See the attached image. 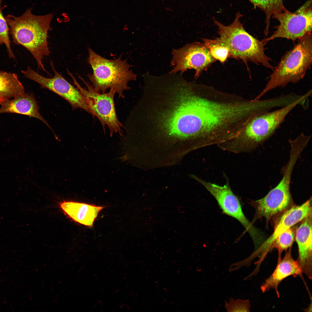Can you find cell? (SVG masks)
<instances>
[{"instance_id": "1", "label": "cell", "mask_w": 312, "mask_h": 312, "mask_svg": "<svg viewBox=\"0 0 312 312\" xmlns=\"http://www.w3.org/2000/svg\"><path fill=\"white\" fill-rule=\"evenodd\" d=\"M141 148L149 159L176 165L201 148L207 111L198 83L180 73L144 80Z\"/></svg>"}, {"instance_id": "2", "label": "cell", "mask_w": 312, "mask_h": 312, "mask_svg": "<svg viewBox=\"0 0 312 312\" xmlns=\"http://www.w3.org/2000/svg\"><path fill=\"white\" fill-rule=\"evenodd\" d=\"M53 17L51 14L34 15L31 13V8L19 17L10 14L5 17L13 42L28 50L36 59L38 68L49 75L42 60L50 53L47 38Z\"/></svg>"}, {"instance_id": "3", "label": "cell", "mask_w": 312, "mask_h": 312, "mask_svg": "<svg viewBox=\"0 0 312 312\" xmlns=\"http://www.w3.org/2000/svg\"><path fill=\"white\" fill-rule=\"evenodd\" d=\"M305 95L280 109L265 112L254 118L233 139L220 144L223 150L236 153L250 151L271 137L284 121L285 118L298 105H304Z\"/></svg>"}, {"instance_id": "4", "label": "cell", "mask_w": 312, "mask_h": 312, "mask_svg": "<svg viewBox=\"0 0 312 312\" xmlns=\"http://www.w3.org/2000/svg\"><path fill=\"white\" fill-rule=\"evenodd\" d=\"M88 62L92 70V74L87 75L94 89L101 93L108 89H113L118 98H125L123 92L130 89L128 83L136 80L137 75L130 68L132 66L127 59L118 58L109 60L103 57L88 48Z\"/></svg>"}, {"instance_id": "5", "label": "cell", "mask_w": 312, "mask_h": 312, "mask_svg": "<svg viewBox=\"0 0 312 312\" xmlns=\"http://www.w3.org/2000/svg\"><path fill=\"white\" fill-rule=\"evenodd\" d=\"M311 33L299 39L293 48L288 51L269 77L265 87L255 98L259 100L268 92L289 83H296L303 78L312 62Z\"/></svg>"}, {"instance_id": "6", "label": "cell", "mask_w": 312, "mask_h": 312, "mask_svg": "<svg viewBox=\"0 0 312 312\" xmlns=\"http://www.w3.org/2000/svg\"><path fill=\"white\" fill-rule=\"evenodd\" d=\"M242 16L237 12L234 21L227 26L213 18L220 37L229 49V57L241 59L245 62L250 61L257 64H261L273 71L274 68L270 63L271 59L265 54L264 43L246 31L240 21Z\"/></svg>"}, {"instance_id": "7", "label": "cell", "mask_w": 312, "mask_h": 312, "mask_svg": "<svg viewBox=\"0 0 312 312\" xmlns=\"http://www.w3.org/2000/svg\"><path fill=\"white\" fill-rule=\"evenodd\" d=\"M67 73L72 79L74 84L83 94L94 116L100 121L105 131L107 125L111 136L114 133L122 134L123 125L118 119L115 107L114 98L116 93L113 89L108 92L101 93L95 90L93 86L78 75V77L86 85V88L82 87L73 74L69 71Z\"/></svg>"}, {"instance_id": "8", "label": "cell", "mask_w": 312, "mask_h": 312, "mask_svg": "<svg viewBox=\"0 0 312 312\" xmlns=\"http://www.w3.org/2000/svg\"><path fill=\"white\" fill-rule=\"evenodd\" d=\"M273 18L276 19L279 24L275 27L276 30L269 38L262 41L265 44L269 41L278 38L294 41L311 33L312 28V2L307 1L296 11L292 12L286 8L283 10L273 14Z\"/></svg>"}, {"instance_id": "9", "label": "cell", "mask_w": 312, "mask_h": 312, "mask_svg": "<svg viewBox=\"0 0 312 312\" xmlns=\"http://www.w3.org/2000/svg\"><path fill=\"white\" fill-rule=\"evenodd\" d=\"M51 65L54 74L52 78L44 77L29 67L25 70L21 71V73L26 78L39 84L42 88L49 89L64 99L73 109H82L94 117V115L87 100L81 92L56 70L52 62H51Z\"/></svg>"}, {"instance_id": "10", "label": "cell", "mask_w": 312, "mask_h": 312, "mask_svg": "<svg viewBox=\"0 0 312 312\" xmlns=\"http://www.w3.org/2000/svg\"><path fill=\"white\" fill-rule=\"evenodd\" d=\"M171 54L170 63L173 67L169 73L180 72L183 74L188 69H193L195 71L196 79L216 61L204 44L198 42L187 44L180 48L174 49Z\"/></svg>"}, {"instance_id": "11", "label": "cell", "mask_w": 312, "mask_h": 312, "mask_svg": "<svg viewBox=\"0 0 312 312\" xmlns=\"http://www.w3.org/2000/svg\"><path fill=\"white\" fill-rule=\"evenodd\" d=\"M193 178L213 196L224 213L235 218L243 225L255 243L259 241L258 231L244 215L239 200L231 190L228 181L221 186L205 181L195 175Z\"/></svg>"}, {"instance_id": "12", "label": "cell", "mask_w": 312, "mask_h": 312, "mask_svg": "<svg viewBox=\"0 0 312 312\" xmlns=\"http://www.w3.org/2000/svg\"><path fill=\"white\" fill-rule=\"evenodd\" d=\"M283 171V177L275 187L263 198L252 202L256 209L255 220L263 217L268 222L288 207L291 200L290 184L293 169L287 166Z\"/></svg>"}, {"instance_id": "13", "label": "cell", "mask_w": 312, "mask_h": 312, "mask_svg": "<svg viewBox=\"0 0 312 312\" xmlns=\"http://www.w3.org/2000/svg\"><path fill=\"white\" fill-rule=\"evenodd\" d=\"M312 212L311 198L300 205L291 207L283 214L275 227L273 232L252 255L253 258L259 256L261 262L270 251V247L276 237L280 234L299 222L302 221Z\"/></svg>"}, {"instance_id": "14", "label": "cell", "mask_w": 312, "mask_h": 312, "mask_svg": "<svg viewBox=\"0 0 312 312\" xmlns=\"http://www.w3.org/2000/svg\"><path fill=\"white\" fill-rule=\"evenodd\" d=\"M295 234L298 256L297 260L302 273L310 279L312 276V212L302 220Z\"/></svg>"}, {"instance_id": "15", "label": "cell", "mask_w": 312, "mask_h": 312, "mask_svg": "<svg viewBox=\"0 0 312 312\" xmlns=\"http://www.w3.org/2000/svg\"><path fill=\"white\" fill-rule=\"evenodd\" d=\"M289 249L284 257L278 261L275 269L261 285V289L262 292L272 289L279 296L278 287L283 280L289 276H296L302 273L298 262L292 256L291 247Z\"/></svg>"}, {"instance_id": "16", "label": "cell", "mask_w": 312, "mask_h": 312, "mask_svg": "<svg viewBox=\"0 0 312 312\" xmlns=\"http://www.w3.org/2000/svg\"><path fill=\"white\" fill-rule=\"evenodd\" d=\"M0 105V114L12 113L29 116L40 120L51 129L40 114L38 104L32 93L25 92L17 95L12 99L4 101Z\"/></svg>"}, {"instance_id": "17", "label": "cell", "mask_w": 312, "mask_h": 312, "mask_svg": "<svg viewBox=\"0 0 312 312\" xmlns=\"http://www.w3.org/2000/svg\"><path fill=\"white\" fill-rule=\"evenodd\" d=\"M61 209L65 215L75 222L92 227L99 212L104 208L85 203L72 201L62 202Z\"/></svg>"}, {"instance_id": "18", "label": "cell", "mask_w": 312, "mask_h": 312, "mask_svg": "<svg viewBox=\"0 0 312 312\" xmlns=\"http://www.w3.org/2000/svg\"><path fill=\"white\" fill-rule=\"evenodd\" d=\"M25 92L24 87L16 74L0 71V105Z\"/></svg>"}, {"instance_id": "19", "label": "cell", "mask_w": 312, "mask_h": 312, "mask_svg": "<svg viewBox=\"0 0 312 312\" xmlns=\"http://www.w3.org/2000/svg\"><path fill=\"white\" fill-rule=\"evenodd\" d=\"M255 7H257L262 10L266 16L265 23L266 24L265 33L268 34L270 25L271 18L272 15L281 11L285 8L284 5L283 0H248Z\"/></svg>"}, {"instance_id": "20", "label": "cell", "mask_w": 312, "mask_h": 312, "mask_svg": "<svg viewBox=\"0 0 312 312\" xmlns=\"http://www.w3.org/2000/svg\"><path fill=\"white\" fill-rule=\"evenodd\" d=\"M203 40L211 56L216 60H218L223 63L229 57V49L220 37L216 38L214 39L203 38Z\"/></svg>"}, {"instance_id": "21", "label": "cell", "mask_w": 312, "mask_h": 312, "mask_svg": "<svg viewBox=\"0 0 312 312\" xmlns=\"http://www.w3.org/2000/svg\"><path fill=\"white\" fill-rule=\"evenodd\" d=\"M295 234L291 228L279 235L275 239L271 247L270 250L276 248L278 250V260L281 259L282 252L291 247L294 241Z\"/></svg>"}, {"instance_id": "22", "label": "cell", "mask_w": 312, "mask_h": 312, "mask_svg": "<svg viewBox=\"0 0 312 312\" xmlns=\"http://www.w3.org/2000/svg\"><path fill=\"white\" fill-rule=\"evenodd\" d=\"M2 0H0V37L6 46L10 58H14V55L10 47L9 37V28L7 21L3 16L1 8Z\"/></svg>"}, {"instance_id": "23", "label": "cell", "mask_w": 312, "mask_h": 312, "mask_svg": "<svg viewBox=\"0 0 312 312\" xmlns=\"http://www.w3.org/2000/svg\"><path fill=\"white\" fill-rule=\"evenodd\" d=\"M225 306L227 312H249L250 305L248 300L231 298L229 302H226Z\"/></svg>"}, {"instance_id": "24", "label": "cell", "mask_w": 312, "mask_h": 312, "mask_svg": "<svg viewBox=\"0 0 312 312\" xmlns=\"http://www.w3.org/2000/svg\"><path fill=\"white\" fill-rule=\"evenodd\" d=\"M3 44V42L1 38L0 37V46Z\"/></svg>"}]
</instances>
